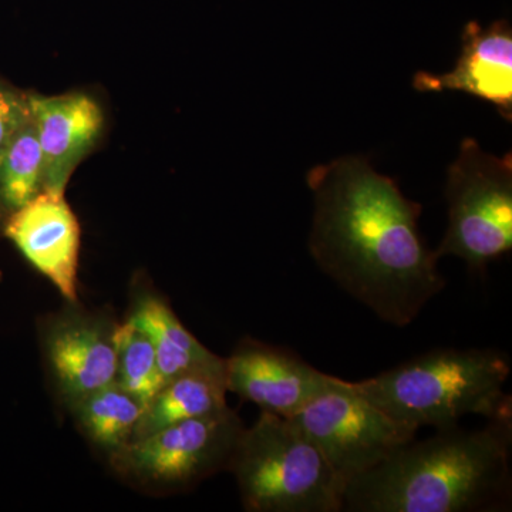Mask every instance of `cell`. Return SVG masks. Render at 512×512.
<instances>
[{
  "mask_svg": "<svg viewBox=\"0 0 512 512\" xmlns=\"http://www.w3.org/2000/svg\"><path fill=\"white\" fill-rule=\"evenodd\" d=\"M116 328L93 316L67 315L50 326L46 352L60 393L70 406L116 383Z\"/></svg>",
  "mask_w": 512,
  "mask_h": 512,
  "instance_id": "8fae6325",
  "label": "cell"
},
{
  "mask_svg": "<svg viewBox=\"0 0 512 512\" xmlns=\"http://www.w3.org/2000/svg\"><path fill=\"white\" fill-rule=\"evenodd\" d=\"M244 424L234 410L171 424L111 454L120 473L141 483L190 485L228 470Z\"/></svg>",
  "mask_w": 512,
  "mask_h": 512,
  "instance_id": "52a82bcc",
  "label": "cell"
},
{
  "mask_svg": "<svg viewBox=\"0 0 512 512\" xmlns=\"http://www.w3.org/2000/svg\"><path fill=\"white\" fill-rule=\"evenodd\" d=\"M29 107L45 165L43 190H66L77 165L100 140L103 109L86 93L29 94Z\"/></svg>",
  "mask_w": 512,
  "mask_h": 512,
  "instance_id": "7c38bea8",
  "label": "cell"
},
{
  "mask_svg": "<svg viewBox=\"0 0 512 512\" xmlns=\"http://www.w3.org/2000/svg\"><path fill=\"white\" fill-rule=\"evenodd\" d=\"M448 225L436 249L456 256L471 272H484L512 249V154L493 156L476 138H464L448 167Z\"/></svg>",
  "mask_w": 512,
  "mask_h": 512,
  "instance_id": "5b68a950",
  "label": "cell"
},
{
  "mask_svg": "<svg viewBox=\"0 0 512 512\" xmlns=\"http://www.w3.org/2000/svg\"><path fill=\"white\" fill-rule=\"evenodd\" d=\"M29 113V94L18 96L0 84V154Z\"/></svg>",
  "mask_w": 512,
  "mask_h": 512,
  "instance_id": "ac0fdd59",
  "label": "cell"
},
{
  "mask_svg": "<svg viewBox=\"0 0 512 512\" xmlns=\"http://www.w3.org/2000/svg\"><path fill=\"white\" fill-rule=\"evenodd\" d=\"M512 413L481 429L437 430L397 448L346 485L343 511L507 510L512 495Z\"/></svg>",
  "mask_w": 512,
  "mask_h": 512,
  "instance_id": "7a4b0ae2",
  "label": "cell"
},
{
  "mask_svg": "<svg viewBox=\"0 0 512 512\" xmlns=\"http://www.w3.org/2000/svg\"><path fill=\"white\" fill-rule=\"evenodd\" d=\"M5 234L67 301H77L82 231L64 191L42 190L10 212Z\"/></svg>",
  "mask_w": 512,
  "mask_h": 512,
  "instance_id": "9c48e42d",
  "label": "cell"
},
{
  "mask_svg": "<svg viewBox=\"0 0 512 512\" xmlns=\"http://www.w3.org/2000/svg\"><path fill=\"white\" fill-rule=\"evenodd\" d=\"M84 434L114 454L133 439L144 407L117 383L83 397L72 406Z\"/></svg>",
  "mask_w": 512,
  "mask_h": 512,
  "instance_id": "9a60e30c",
  "label": "cell"
},
{
  "mask_svg": "<svg viewBox=\"0 0 512 512\" xmlns=\"http://www.w3.org/2000/svg\"><path fill=\"white\" fill-rule=\"evenodd\" d=\"M128 319L153 343L165 383L195 370L224 369L225 359L205 348L161 299H141Z\"/></svg>",
  "mask_w": 512,
  "mask_h": 512,
  "instance_id": "4fadbf2b",
  "label": "cell"
},
{
  "mask_svg": "<svg viewBox=\"0 0 512 512\" xmlns=\"http://www.w3.org/2000/svg\"><path fill=\"white\" fill-rule=\"evenodd\" d=\"M0 202H2V201H0Z\"/></svg>",
  "mask_w": 512,
  "mask_h": 512,
  "instance_id": "d6986e66",
  "label": "cell"
},
{
  "mask_svg": "<svg viewBox=\"0 0 512 512\" xmlns=\"http://www.w3.org/2000/svg\"><path fill=\"white\" fill-rule=\"evenodd\" d=\"M45 187V165L32 113L0 154V201L10 212L23 207Z\"/></svg>",
  "mask_w": 512,
  "mask_h": 512,
  "instance_id": "2e32d148",
  "label": "cell"
},
{
  "mask_svg": "<svg viewBox=\"0 0 512 512\" xmlns=\"http://www.w3.org/2000/svg\"><path fill=\"white\" fill-rule=\"evenodd\" d=\"M456 67L444 74H414L421 93L461 92L493 104L512 120V28L505 19L484 28L477 20L464 26Z\"/></svg>",
  "mask_w": 512,
  "mask_h": 512,
  "instance_id": "30bf717a",
  "label": "cell"
},
{
  "mask_svg": "<svg viewBox=\"0 0 512 512\" xmlns=\"http://www.w3.org/2000/svg\"><path fill=\"white\" fill-rule=\"evenodd\" d=\"M291 420L319 448L345 485L417 434L390 419L357 392L352 382L339 377Z\"/></svg>",
  "mask_w": 512,
  "mask_h": 512,
  "instance_id": "8992f818",
  "label": "cell"
},
{
  "mask_svg": "<svg viewBox=\"0 0 512 512\" xmlns=\"http://www.w3.org/2000/svg\"><path fill=\"white\" fill-rule=\"evenodd\" d=\"M306 183L315 207L309 251L320 271L382 322L409 326L447 284L420 234L423 207L365 157L316 165Z\"/></svg>",
  "mask_w": 512,
  "mask_h": 512,
  "instance_id": "6da1fadb",
  "label": "cell"
},
{
  "mask_svg": "<svg viewBox=\"0 0 512 512\" xmlns=\"http://www.w3.org/2000/svg\"><path fill=\"white\" fill-rule=\"evenodd\" d=\"M298 353L282 346L244 339L225 359L228 392L256 404L261 412L291 419L335 383Z\"/></svg>",
  "mask_w": 512,
  "mask_h": 512,
  "instance_id": "ba28073f",
  "label": "cell"
},
{
  "mask_svg": "<svg viewBox=\"0 0 512 512\" xmlns=\"http://www.w3.org/2000/svg\"><path fill=\"white\" fill-rule=\"evenodd\" d=\"M511 359L495 349H437L375 377L352 382L390 419L413 431L458 426L471 414L485 420L512 413L504 392Z\"/></svg>",
  "mask_w": 512,
  "mask_h": 512,
  "instance_id": "3957f363",
  "label": "cell"
},
{
  "mask_svg": "<svg viewBox=\"0 0 512 512\" xmlns=\"http://www.w3.org/2000/svg\"><path fill=\"white\" fill-rule=\"evenodd\" d=\"M114 339L117 348L116 383L146 409L165 384L153 343L130 319L116 326Z\"/></svg>",
  "mask_w": 512,
  "mask_h": 512,
  "instance_id": "e0dca14e",
  "label": "cell"
},
{
  "mask_svg": "<svg viewBox=\"0 0 512 512\" xmlns=\"http://www.w3.org/2000/svg\"><path fill=\"white\" fill-rule=\"evenodd\" d=\"M224 369L195 370L175 377L147 404L133 439L181 421L211 416L229 409Z\"/></svg>",
  "mask_w": 512,
  "mask_h": 512,
  "instance_id": "5bb4252c",
  "label": "cell"
},
{
  "mask_svg": "<svg viewBox=\"0 0 512 512\" xmlns=\"http://www.w3.org/2000/svg\"><path fill=\"white\" fill-rule=\"evenodd\" d=\"M228 470L247 511H343L346 485L291 419L261 412L239 434Z\"/></svg>",
  "mask_w": 512,
  "mask_h": 512,
  "instance_id": "277c9868",
  "label": "cell"
}]
</instances>
